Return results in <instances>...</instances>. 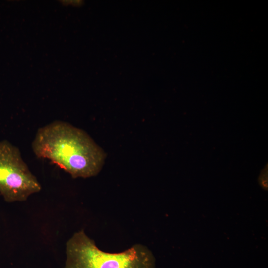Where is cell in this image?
I'll return each instance as SVG.
<instances>
[{
  "instance_id": "obj_1",
  "label": "cell",
  "mask_w": 268,
  "mask_h": 268,
  "mask_svg": "<svg viewBox=\"0 0 268 268\" xmlns=\"http://www.w3.org/2000/svg\"><path fill=\"white\" fill-rule=\"evenodd\" d=\"M32 149L38 158L50 160L73 178L96 176L106 158L104 150L86 132L59 120L37 130Z\"/></svg>"
},
{
  "instance_id": "obj_2",
  "label": "cell",
  "mask_w": 268,
  "mask_h": 268,
  "mask_svg": "<svg viewBox=\"0 0 268 268\" xmlns=\"http://www.w3.org/2000/svg\"><path fill=\"white\" fill-rule=\"evenodd\" d=\"M65 252L63 268H155V257L146 246L135 244L122 252H105L83 229L67 241Z\"/></svg>"
},
{
  "instance_id": "obj_3",
  "label": "cell",
  "mask_w": 268,
  "mask_h": 268,
  "mask_svg": "<svg viewBox=\"0 0 268 268\" xmlns=\"http://www.w3.org/2000/svg\"><path fill=\"white\" fill-rule=\"evenodd\" d=\"M41 190L18 148L7 140L0 141V194L4 200L8 203L24 201Z\"/></svg>"
}]
</instances>
